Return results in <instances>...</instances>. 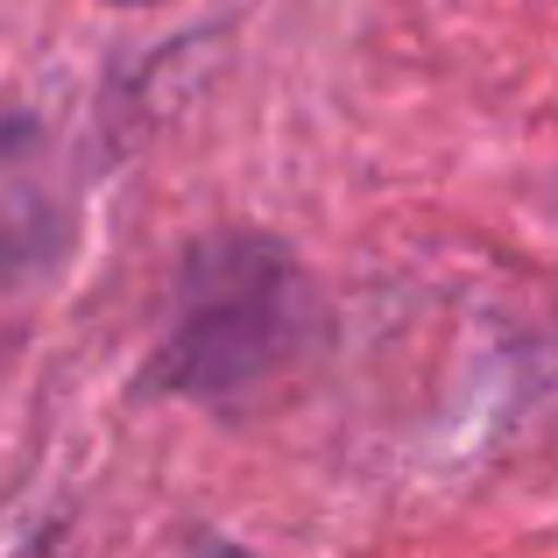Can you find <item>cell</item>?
Wrapping results in <instances>:
<instances>
[{"instance_id": "1", "label": "cell", "mask_w": 558, "mask_h": 558, "mask_svg": "<svg viewBox=\"0 0 558 558\" xmlns=\"http://www.w3.org/2000/svg\"><path fill=\"white\" fill-rule=\"evenodd\" d=\"M298 318V276L262 241H213L184 283V312L170 326L156 375L184 396H227L276 368Z\"/></svg>"}, {"instance_id": "2", "label": "cell", "mask_w": 558, "mask_h": 558, "mask_svg": "<svg viewBox=\"0 0 558 558\" xmlns=\"http://www.w3.org/2000/svg\"><path fill=\"white\" fill-rule=\"evenodd\" d=\"M113 8H142V0H113Z\"/></svg>"}, {"instance_id": "3", "label": "cell", "mask_w": 558, "mask_h": 558, "mask_svg": "<svg viewBox=\"0 0 558 558\" xmlns=\"http://www.w3.org/2000/svg\"><path fill=\"white\" fill-rule=\"evenodd\" d=\"M219 558H247V551H219Z\"/></svg>"}]
</instances>
